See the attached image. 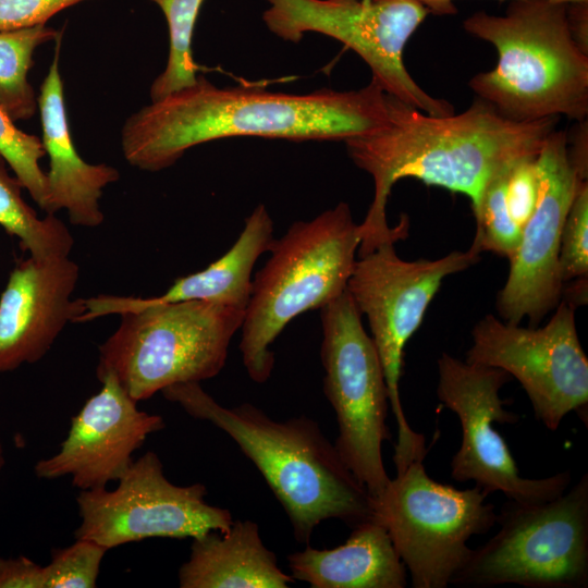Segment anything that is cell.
Wrapping results in <instances>:
<instances>
[{
	"label": "cell",
	"instance_id": "6da1fadb",
	"mask_svg": "<svg viewBox=\"0 0 588 588\" xmlns=\"http://www.w3.org/2000/svg\"><path fill=\"white\" fill-rule=\"evenodd\" d=\"M387 120L377 130L345 140L348 157L373 180V199L358 224L364 256L406 237L409 222L391 228L387 203L393 185L414 177L466 195L478 206L488 182L501 170L536 157L560 118L516 122L476 97L462 113L436 117L388 95Z\"/></svg>",
	"mask_w": 588,
	"mask_h": 588
},
{
	"label": "cell",
	"instance_id": "7a4b0ae2",
	"mask_svg": "<svg viewBox=\"0 0 588 588\" xmlns=\"http://www.w3.org/2000/svg\"><path fill=\"white\" fill-rule=\"evenodd\" d=\"M387 94L371 79L356 90L306 94L234 86L203 75L130 115L121 132L125 160L144 171L173 166L188 149L228 137L347 140L387 120Z\"/></svg>",
	"mask_w": 588,
	"mask_h": 588
},
{
	"label": "cell",
	"instance_id": "3957f363",
	"mask_svg": "<svg viewBox=\"0 0 588 588\" xmlns=\"http://www.w3.org/2000/svg\"><path fill=\"white\" fill-rule=\"evenodd\" d=\"M161 393L237 444L284 509L298 543L307 546L326 519L354 528L373 518V498L311 418L277 421L250 403L226 407L200 382L176 383Z\"/></svg>",
	"mask_w": 588,
	"mask_h": 588
},
{
	"label": "cell",
	"instance_id": "277c9868",
	"mask_svg": "<svg viewBox=\"0 0 588 588\" xmlns=\"http://www.w3.org/2000/svg\"><path fill=\"white\" fill-rule=\"evenodd\" d=\"M562 0H510L504 15L477 11L463 22L490 42L495 66L474 75L476 97L516 122L588 117V54L571 37Z\"/></svg>",
	"mask_w": 588,
	"mask_h": 588
},
{
	"label": "cell",
	"instance_id": "5b68a950",
	"mask_svg": "<svg viewBox=\"0 0 588 588\" xmlns=\"http://www.w3.org/2000/svg\"><path fill=\"white\" fill-rule=\"evenodd\" d=\"M360 243L351 208L340 203L273 240L256 273L238 348L249 378L265 383L274 366L271 344L298 315L320 309L346 291Z\"/></svg>",
	"mask_w": 588,
	"mask_h": 588
},
{
	"label": "cell",
	"instance_id": "8992f818",
	"mask_svg": "<svg viewBox=\"0 0 588 588\" xmlns=\"http://www.w3.org/2000/svg\"><path fill=\"white\" fill-rule=\"evenodd\" d=\"M245 309L205 301L134 306L98 347V380L112 376L136 402L216 377Z\"/></svg>",
	"mask_w": 588,
	"mask_h": 588
},
{
	"label": "cell",
	"instance_id": "52a82bcc",
	"mask_svg": "<svg viewBox=\"0 0 588 588\" xmlns=\"http://www.w3.org/2000/svg\"><path fill=\"white\" fill-rule=\"evenodd\" d=\"M499 531L473 549L451 585L489 588L588 586V474L550 501L507 500L497 513Z\"/></svg>",
	"mask_w": 588,
	"mask_h": 588
},
{
	"label": "cell",
	"instance_id": "ba28073f",
	"mask_svg": "<svg viewBox=\"0 0 588 588\" xmlns=\"http://www.w3.org/2000/svg\"><path fill=\"white\" fill-rule=\"evenodd\" d=\"M480 259V253L453 250L434 260L407 261L396 255L393 243L357 257L346 291L365 315L377 348L389 393V404L397 425L393 462L396 474L427 455L422 433L412 429L401 401L404 348L418 330L442 281L464 271Z\"/></svg>",
	"mask_w": 588,
	"mask_h": 588
},
{
	"label": "cell",
	"instance_id": "9c48e42d",
	"mask_svg": "<svg viewBox=\"0 0 588 588\" xmlns=\"http://www.w3.org/2000/svg\"><path fill=\"white\" fill-rule=\"evenodd\" d=\"M478 487L456 489L432 479L414 462L390 479L373 500L380 522L409 573L414 588H446L468 561L467 541L497 522L492 503Z\"/></svg>",
	"mask_w": 588,
	"mask_h": 588
},
{
	"label": "cell",
	"instance_id": "30bf717a",
	"mask_svg": "<svg viewBox=\"0 0 588 588\" xmlns=\"http://www.w3.org/2000/svg\"><path fill=\"white\" fill-rule=\"evenodd\" d=\"M320 319L323 391L339 430L334 445L375 500L391 479L382 458V444L391 434L381 362L347 291L320 308Z\"/></svg>",
	"mask_w": 588,
	"mask_h": 588
},
{
	"label": "cell",
	"instance_id": "8fae6325",
	"mask_svg": "<svg viewBox=\"0 0 588 588\" xmlns=\"http://www.w3.org/2000/svg\"><path fill=\"white\" fill-rule=\"evenodd\" d=\"M262 20L279 38L298 42L306 33L341 41L369 66L385 94L436 117L455 113L411 76L404 48L429 11L417 0H268Z\"/></svg>",
	"mask_w": 588,
	"mask_h": 588
},
{
	"label": "cell",
	"instance_id": "7c38bea8",
	"mask_svg": "<svg viewBox=\"0 0 588 588\" xmlns=\"http://www.w3.org/2000/svg\"><path fill=\"white\" fill-rule=\"evenodd\" d=\"M437 396L461 424L462 440L451 461V476L474 481L487 495L502 492L507 500L538 504L563 494L571 471L540 479L524 478L506 441L494 424H516L519 416L507 411L501 388L512 380L502 369L461 360L446 352L438 358Z\"/></svg>",
	"mask_w": 588,
	"mask_h": 588
},
{
	"label": "cell",
	"instance_id": "4fadbf2b",
	"mask_svg": "<svg viewBox=\"0 0 588 588\" xmlns=\"http://www.w3.org/2000/svg\"><path fill=\"white\" fill-rule=\"evenodd\" d=\"M470 364L499 368L525 390L535 417L551 431L576 412L587 426L588 358L579 342L575 309L560 302L541 328H523L486 315L471 330Z\"/></svg>",
	"mask_w": 588,
	"mask_h": 588
},
{
	"label": "cell",
	"instance_id": "5bb4252c",
	"mask_svg": "<svg viewBox=\"0 0 588 588\" xmlns=\"http://www.w3.org/2000/svg\"><path fill=\"white\" fill-rule=\"evenodd\" d=\"M206 494L203 483H172L159 456L148 451L133 461L117 488L79 491L81 522L74 538L110 550L149 538L195 539L228 530L233 523L231 512L209 504Z\"/></svg>",
	"mask_w": 588,
	"mask_h": 588
},
{
	"label": "cell",
	"instance_id": "9a60e30c",
	"mask_svg": "<svg viewBox=\"0 0 588 588\" xmlns=\"http://www.w3.org/2000/svg\"><path fill=\"white\" fill-rule=\"evenodd\" d=\"M540 176L536 209L522 229L519 245L510 261L504 286L495 307L507 323L519 324L528 318L536 327L562 299L563 281L559 253L564 221L583 181L572 166L567 136L554 130L537 157Z\"/></svg>",
	"mask_w": 588,
	"mask_h": 588
},
{
	"label": "cell",
	"instance_id": "2e32d148",
	"mask_svg": "<svg viewBox=\"0 0 588 588\" xmlns=\"http://www.w3.org/2000/svg\"><path fill=\"white\" fill-rule=\"evenodd\" d=\"M99 381L101 389L72 417L59 451L35 464L38 478L68 476L79 490L105 488L127 470L147 437L166 427L162 416L140 411L112 376Z\"/></svg>",
	"mask_w": 588,
	"mask_h": 588
},
{
	"label": "cell",
	"instance_id": "e0dca14e",
	"mask_svg": "<svg viewBox=\"0 0 588 588\" xmlns=\"http://www.w3.org/2000/svg\"><path fill=\"white\" fill-rule=\"evenodd\" d=\"M78 275L69 256L17 261L0 296V373L40 360L65 326L78 322Z\"/></svg>",
	"mask_w": 588,
	"mask_h": 588
},
{
	"label": "cell",
	"instance_id": "ac0fdd59",
	"mask_svg": "<svg viewBox=\"0 0 588 588\" xmlns=\"http://www.w3.org/2000/svg\"><path fill=\"white\" fill-rule=\"evenodd\" d=\"M61 40L62 32L54 40L53 60L37 97L41 142L49 157L48 213L64 209L73 225L96 228L105 219L99 204L103 188L119 181L120 173L107 163L86 162L73 144L59 68Z\"/></svg>",
	"mask_w": 588,
	"mask_h": 588
},
{
	"label": "cell",
	"instance_id": "d6986e66",
	"mask_svg": "<svg viewBox=\"0 0 588 588\" xmlns=\"http://www.w3.org/2000/svg\"><path fill=\"white\" fill-rule=\"evenodd\" d=\"M273 241V222L264 205L246 218L233 246L205 269L177 278L162 294L150 297L99 294L79 298L78 322L120 315L134 306L205 301L245 309L252 292L253 268Z\"/></svg>",
	"mask_w": 588,
	"mask_h": 588
},
{
	"label": "cell",
	"instance_id": "ffe728a7",
	"mask_svg": "<svg viewBox=\"0 0 588 588\" xmlns=\"http://www.w3.org/2000/svg\"><path fill=\"white\" fill-rule=\"evenodd\" d=\"M294 580L313 588H404L407 571L385 527L375 517L333 549L307 547L287 556Z\"/></svg>",
	"mask_w": 588,
	"mask_h": 588
},
{
	"label": "cell",
	"instance_id": "44dd1931",
	"mask_svg": "<svg viewBox=\"0 0 588 588\" xmlns=\"http://www.w3.org/2000/svg\"><path fill=\"white\" fill-rule=\"evenodd\" d=\"M181 588H287L294 583L278 565L252 520L195 538L177 573Z\"/></svg>",
	"mask_w": 588,
	"mask_h": 588
},
{
	"label": "cell",
	"instance_id": "7402d4cb",
	"mask_svg": "<svg viewBox=\"0 0 588 588\" xmlns=\"http://www.w3.org/2000/svg\"><path fill=\"white\" fill-rule=\"evenodd\" d=\"M0 155V226L17 237L20 246L36 258L68 257L74 238L68 226L54 215L40 218L24 200V188L17 177L7 169Z\"/></svg>",
	"mask_w": 588,
	"mask_h": 588
},
{
	"label": "cell",
	"instance_id": "603a6c76",
	"mask_svg": "<svg viewBox=\"0 0 588 588\" xmlns=\"http://www.w3.org/2000/svg\"><path fill=\"white\" fill-rule=\"evenodd\" d=\"M61 32L37 25L0 30V108L12 121L28 120L38 109L27 75L37 47L56 40Z\"/></svg>",
	"mask_w": 588,
	"mask_h": 588
},
{
	"label": "cell",
	"instance_id": "cb8c5ba5",
	"mask_svg": "<svg viewBox=\"0 0 588 588\" xmlns=\"http://www.w3.org/2000/svg\"><path fill=\"white\" fill-rule=\"evenodd\" d=\"M162 11L169 32V53L164 70L150 86L151 101L194 84L197 68L192 39L199 10L205 0H149Z\"/></svg>",
	"mask_w": 588,
	"mask_h": 588
},
{
	"label": "cell",
	"instance_id": "d4e9b609",
	"mask_svg": "<svg viewBox=\"0 0 588 588\" xmlns=\"http://www.w3.org/2000/svg\"><path fill=\"white\" fill-rule=\"evenodd\" d=\"M512 166L498 172L488 182L478 206L473 210L476 235L471 247L479 253L491 252L509 260L515 254L522 237V228L512 218L506 200V185Z\"/></svg>",
	"mask_w": 588,
	"mask_h": 588
},
{
	"label": "cell",
	"instance_id": "484cf974",
	"mask_svg": "<svg viewBox=\"0 0 588 588\" xmlns=\"http://www.w3.org/2000/svg\"><path fill=\"white\" fill-rule=\"evenodd\" d=\"M0 155L33 200L48 213L49 191L46 172L39 166L46 155L41 138L27 134L0 108Z\"/></svg>",
	"mask_w": 588,
	"mask_h": 588
},
{
	"label": "cell",
	"instance_id": "4316f807",
	"mask_svg": "<svg viewBox=\"0 0 588 588\" xmlns=\"http://www.w3.org/2000/svg\"><path fill=\"white\" fill-rule=\"evenodd\" d=\"M109 550L88 539H75L65 548L53 549L44 566L45 588H94L101 562Z\"/></svg>",
	"mask_w": 588,
	"mask_h": 588
},
{
	"label": "cell",
	"instance_id": "83f0119b",
	"mask_svg": "<svg viewBox=\"0 0 588 588\" xmlns=\"http://www.w3.org/2000/svg\"><path fill=\"white\" fill-rule=\"evenodd\" d=\"M559 268L563 284L588 278V182L579 183L567 211L560 243Z\"/></svg>",
	"mask_w": 588,
	"mask_h": 588
},
{
	"label": "cell",
	"instance_id": "f1b7e54d",
	"mask_svg": "<svg viewBox=\"0 0 588 588\" xmlns=\"http://www.w3.org/2000/svg\"><path fill=\"white\" fill-rule=\"evenodd\" d=\"M537 157H526L517 160L511 168L506 200L514 221L523 229L534 213L540 189V176Z\"/></svg>",
	"mask_w": 588,
	"mask_h": 588
},
{
	"label": "cell",
	"instance_id": "f546056e",
	"mask_svg": "<svg viewBox=\"0 0 588 588\" xmlns=\"http://www.w3.org/2000/svg\"><path fill=\"white\" fill-rule=\"evenodd\" d=\"M87 0H0V30L45 25L62 10Z\"/></svg>",
	"mask_w": 588,
	"mask_h": 588
},
{
	"label": "cell",
	"instance_id": "4dcf8cb0",
	"mask_svg": "<svg viewBox=\"0 0 588 588\" xmlns=\"http://www.w3.org/2000/svg\"><path fill=\"white\" fill-rule=\"evenodd\" d=\"M0 588H45L44 566L24 555L0 558Z\"/></svg>",
	"mask_w": 588,
	"mask_h": 588
},
{
	"label": "cell",
	"instance_id": "1f68e13d",
	"mask_svg": "<svg viewBox=\"0 0 588 588\" xmlns=\"http://www.w3.org/2000/svg\"><path fill=\"white\" fill-rule=\"evenodd\" d=\"M567 136V150L572 166L581 180L588 177V123L576 122Z\"/></svg>",
	"mask_w": 588,
	"mask_h": 588
},
{
	"label": "cell",
	"instance_id": "d6a6232c",
	"mask_svg": "<svg viewBox=\"0 0 588 588\" xmlns=\"http://www.w3.org/2000/svg\"><path fill=\"white\" fill-rule=\"evenodd\" d=\"M566 19L572 39L588 54V1L568 2Z\"/></svg>",
	"mask_w": 588,
	"mask_h": 588
},
{
	"label": "cell",
	"instance_id": "836d02e7",
	"mask_svg": "<svg viewBox=\"0 0 588 588\" xmlns=\"http://www.w3.org/2000/svg\"><path fill=\"white\" fill-rule=\"evenodd\" d=\"M588 278H578L571 280V284L566 286L563 284L562 297H564L565 303L572 306L574 309L580 305L587 303V289H588Z\"/></svg>",
	"mask_w": 588,
	"mask_h": 588
},
{
	"label": "cell",
	"instance_id": "e575fe53",
	"mask_svg": "<svg viewBox=\"0 0 588 588\" xmlns=\"http://www.w3.org/2000/svg\"><path fill=\"white\" fill-rule=\"evenodd\" d=\"M420 2L429 13L436 15H452L457 13V9L454 5V0H417ZM503 1V0H501ZM565 2L588 1V0H562Z\"/></svg>",
	"mask_w": 588,
	"mask_h": 588
},
{
	"label": "cell",
	"instance_id": "d590c367",
	"mask_svg": "<svg viewBox=\"0 0 588 588\" xmlns=\"http://www.w3.org/2000/svg\"><path fill=\"white\" fill-rule=\"evenodd\" d=\"M4 464H5L4 450H3L2 442L0 440V474L2 471Z\"/></svg>",
	"mask_w": 588,
	"mask_h": 588
}]
</instances>
